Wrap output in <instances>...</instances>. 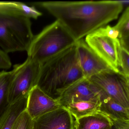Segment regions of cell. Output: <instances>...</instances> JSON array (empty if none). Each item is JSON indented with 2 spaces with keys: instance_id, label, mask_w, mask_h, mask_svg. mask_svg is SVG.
I'll use <instances>...</instances> for the list:
<instances>
[{
  "instance_id": "cell-1",
  "label": "cell",
  "mask_w": 129,
  "mask_h": 129,
  "mask_svg": "<svg viewBox=\"0 0 129 129\" xmlns=\"http://www.w3.org/2000/svg\"><path fill=\"white\" fill-rule=\"evenodd\" d=\"M34 4L48 11L77 41L117 19L123 8L120 1H49Z\"/></svg>"
},
{
  "instance_id": "cell-2",
  "label": "cell",
  "mask_w": 129,
  "mask_h": 129,
  "mask_svg": "<svg viewBox=\"0 0 129 129\" xmlns=\"http://www.w3.org/2000/svg\"><path fill=\"white\" fill-rule=\"evenodd\" d=\"M84 78L76 44L41 64L37 86L53 99L59 101L66 89Z\"/></svg>"
},
{
  "instance_id": "cell-3",
  "label": "cell",
  "mask_w": 129,
  "mask_h": 129,
  "mask_svg": "<svg viewBox=\"0 0 129 129\" xmlns=\"http://www.w3.org/2000/svg\"><path fill=\"white\" fill-rule=\"evenodd\" d=\"M77 41L66 28L56 20L34 36L27 51V58L42 64L76 44Z\"/></svg>"
},
{
  "instance_id": "cell-4",
  "label": "cell",
  "mask_w": 129,
  "mask_h": 129,
  "mask_svg": "<svg viewBox=\"0 0 129 129\" xmlns=\"http://www.w3.org/2000/svg\"><path fill=\"white\" fill-rule=\"evenodd\" d=\"M34 36L30 18L0 14V47L7 54L27 51Z\"/></svg>"
},
{
  "instance_id": "cell-5",
  "label": "cell",
  "mask_w": 129,
  "mask_h": 129,
  "mask_svg": "<svg viewBox=\"0 0 129 129\" xmlns=\"http://www.w3.org/2000/svg\"><path fill=\"white\" fill-rule=\"evenodd\" d=\"M41 66L28 58L23 63L14 66V76L8 92L9 105L28 97L30 91L37 86Z\"/></svg>"
},
{
  "instance_id": "cell-6",
  "label": "cell",
  "mask_w": 129,
  "mask_h": 129,
  "mask_svg": "<svg viewBox=\"0 0 129 129\" xmlns=\"http://www.w3.org/2000/svg\"><path fill=\"white\" fill-rule=\"evenodd\" d=\"M95 86L125 108L129 109V77L112 69L89 78Z\"/></svg>"
},
{
  "instance_id": "cell-7",
  "label": "cell",
  "mask_w": 129,
  "mask_h": 129,
  "mask_svg": "<svg viewBox=\"0 0 129 129\" xmlns=\"http://www.w3.org/2000/svg\"><path fill=\"white\" fill-rule=\"evenodd\" d=\"M85 41L112 70L120 72L119 50L120 44L118 39L114 40L94 31L86 37Z\"/></svg>"
},
{
  "instance_id": "cell-8",
  "label": "cell",
  "mask_w": 129,
  "mask_h": 129,
  "mask_svg": "<svg viewBox=\"0 0 129 129\" xmlns=\"http://www.w3.org/2000/svg\"><path fill=\"white\" fill-rule=\"evenodd\" d=\"M76 47L79 65L85 78L89 79L103 71L112 69L90 48L83 39L77 41Z\"/></svg>"
},
{
  "instance_id": "cell-9",
  "label": "cell",
  "mask_w": 129,
  "mask_h": 129,
  "mask_svg": "<svg viewBox=\"0 0 129 129\" xmlns=\"http://www.w3.org/2000/svg\"><path fill=\"white\" fill-rule=\"evenodd\" d=\"M76 120L63 106L33 120V129H75Z\"/></svg>"
},
{
  "instance_id": "cell-10",
  "label": "cell",
  "mask_w": 129,
  "mask_h": 129,
  "mask_svg": "<svg viewBox=\"0 0 129 129\" xmlns=\"http://www.w3.org/2000/svg\"><path fill=\"white\" fill-rule=\"evenodd\" d=\"M61 106L58 101L53 99L37 86L28 94L25 110L34 120Z\"/></svg>"
},
{
  "instance_id": "cell-11",
  "label": "cell",
  "mask_w": 129,
  "mask_h": 129,
  "mask_svg": "<svg viewBox=\"0 0 129 129\" xmlns=\"http://www.w3.org/2000/svg\"><path fill=\"white\" fill-rule=\"evenodd\" d=\"M99 97L97 87L89 79L84 78L66 89L58 102L62 106L74 101H88L98 99Z\"/></svg>"
},
{
  "instance_id": "cell-12",
  "label": "cell",
  "mask_w": 129,
  "mask_h": 129,
  "mask_svg": "<svg viewBox=\"0 0 129 129\" xmlns=\"http://www.w3.org/2000/svg\"><path fill=\"white\" fill-rule=\"evenodd\" d=\"M97 88L100 102L99 112L109 118L129 120V109L125 108L116 102L105 92L98 87Z\"/></svg>"
},
{
  "instance_id": "cell-13",
  "label": "cell",
  "mask_w": 129,
  "mask_h": 129,
  "mask_svg": "<svg viewBox=\"0 0 129 129\" xmlns=\"http://www.w3.org/2000/svg\"><path fill=\"white\" fill-rule=\"evenodd\" d=\"M99 97L88 101H74L64 104L62 106L66 108L76 120L99 112Z\"/></svg>"
},
{
  "instance_id": "cell-14",
  "label": "cell",
  "mask_w": 129,
  "mask_h": 129,
  "mask_svg": "<svg viewBox=\"0 0 129 129\" xmlns=\"http://www.w3.org/2000/svg\"><path fill=\"white\" fill-rule=\"evenodd\" d=\"M111 126L110 118L97 112L76 120L75 129H110Z\"/></svg>"
},
{
  "instance_id": "cell-15",
  "label": "cell",
  "mask_w": 129,
  "mask_h": 129,
  "mask_svg": "<svg viewBox=\"0 0 129 129\" xmlns=\"http://www.w3.org/2000/svg\"><path fill=\"white\" fill-rule=\"evenodd\" d=\"M0 14L20 15L34 19L42 15L35 7L17 2H0Z\"/></svg>"
},
{
  "instance_id": "cell-16",
  "label": "cell",
  "mask_w": 129,
  "mask_h": 129,
  "mask_svg": "<svg viewBox=\"0 0 129 129\" xmlns=\"http://www.w3.org/2000/svg\"><path fill=\"white\" fill-rule=\"evenodd\" d=\"M27 97L10 104L0 115V129H11L14 121L26 109Z\"/></svg>"
},
{
  "instance_id": "cell-17",
  "label": "cell",
  "mask_w": 129,
  "mask_h": 129,
  "mask_svg": "<svg viewBox=\"0 0 129 129\" xmlns=\"http://www.w3.org/2000/svg\"><path fill=\"white\" fill-rule=\"evenodd\" d=\"M14 76V71H3L0 72V115L9 104L8 95L10 87Z\"/></svg>"
},
{
  "instance_id": "cell-18",
  "label": "cell",
  "mask_w": 129,
  "mask_h": 129,
  "mask_svg": "<svg viewBox=\"0 0 129 129\" xmlns=\"http://www.w3.org/2000/svg\"><path fill=\"white\" fill-rule=\"evenodd\" d=\"M115 27L119 31L118 39L121 46L129 51V7H127Z\"/></svg>"
},
{
  "instance_id": "cell-19",
  "label": "cell",
  "mask_w": 129,
  "mask_h": 129,
  "mask_svg": "<svg viewBox=\"0 0 129 129\" xmlns=\"http://www.w3.org/2000/svg\"><path fill=\"white\" fill-rule=\"evenodd\" d=\"M33 120L25 110L16 119L11 129H33Z\"/></svg>"
},
{
  "instance_id": "cell-20",
  "label": "cell",
  "mask_w": 129,
  "mask_h": 129,
  "mask_svg": "<svg viewBox=\"0 0 129 129\" xmlns=\"http://www.w3.org/2000/svg\"><path fill=\"white\" fill-rule=\"evenodd\" d=\"M129 51L120 46L119 61L120 72L129 77Z\"/></svg>"
},
{
  "instance_id": "cell-21",
  "label": "cell",
  "mask_w": 129,
  "mask_h": 129,
  "mask_svg": "<svg viewBox=\"0 0 129 129\" xmlns=\"http://www.w3.org/2000/svg\"><path fill=\"white\" fill-rule=\"evenodd\" d=\"M95 32L114 40L118 39L119 36V31L115 26L111 27L109 25L100 28Z\"/></svg>"
},
{
  "instance_id": "cell-22",
  "label": "cell",
  "mask_w": 129,
  "mask_h": 129,
  "mask_svg": "<svg viewBox=\"0 0 129 129\" xmlns=\"http://www.w3.org/2000/svg\"><path fill=\"white\" fill-rule=\"evenodd\" d=\"M12 66V62L8 54L0 49V69H9Z\"/></svg>"
},
{
  "instance_id": "cell-23",
  "label": "cell",
  "mask_w": 129,
  "mask_h": 129,
  "mask_svg": "<svg viewBox=\"0 0 129 129\" xmlns=\"http://www.w3.org/2000/svg\"><path fill=\"white\" fill-rule=\"evenodd\" d=\"M109 118L111 122L110 129H129V120Z\"/></svg>"
}]
</instances>
